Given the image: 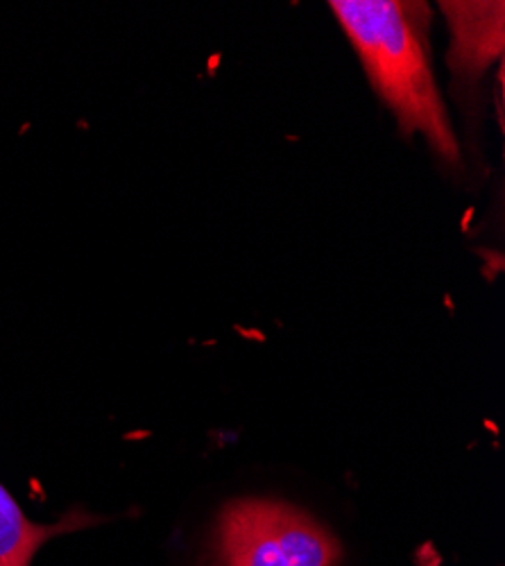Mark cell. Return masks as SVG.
<instances>
[{"label":"cell","mask_w":505,"mask_h":566,"mask_svg":"<svg viewBox=\"0 0 505 566\" xmlns=\"http://www.w3.org/2000/svg\"><path fill=\"white\" fill-rule=\"evenodd\" d=\"M340 539L306 510L274 499L222 507L191 566H343Z\"/></svg>","instance_id":"cell-2"},{"label":"cell","mask_w":505,"mask_h":566,"mask_svg":"<svg viewBox=\"0 0 505 566\" xmlns=\"http://www.w3.org/2000/svg\"><path fill=\"white\" fill-rule=\"evenodd\" d=\"M329 8L354 43L365 75L397 116L401 132L406 136L422 134L440 159L457 164L461 150L433 80L424 23H420L424 6L334 0Z\"/></svg>","instance_id":"cell-1"},{"label":"cell","mask_w":505,"mask_h":566,"mask_svg":"<svg viewBox=\"0 0 505 566\" xmlns=\"http://www.w3.org/2000/svg\"><path fill=\"white\" fill-rule=\"evenodd\" d=\"M109 522V516L88 512L82 505L64 512L57 522H34L12 496V492L0 483V566H32L41 548L53 539Z\"/></svg>","instance_id":"cell-3"},{"label":"cell","mask_w":505,"mask_h":566,"mask_svg":"<svg viewBox=\"0 0 505 566\" xmlns=\"http://www.w3.org/2000/svg\"><path fill=\"white\" fill-rule=\"evenodd\" d=\"M451 28V66L483 73L503 51V3H442Z\"/></svg>","instance_id":"cell-4"}]
</instances>
